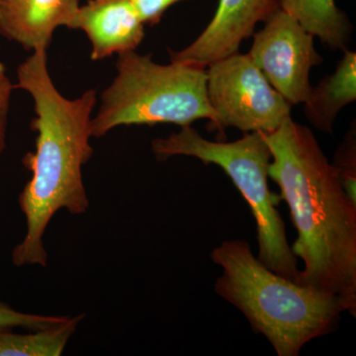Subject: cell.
<instances>
[{"label":"cell","instance_id":"cell-8","mask_svg":"<svg viewBox=\"0 0 356 356\" xmlns=\"http://www.w3.org/2000/svg\"><path fill=\"white\" fill-rule=\"evenodd\" d=\"M280 0H220L216 13L197 39L181 51L170 50V62L206 67L238 53L241 44L266 22Z\"/></svg>","mask_w":356,"mask_h":356},{"label":"cell","instance_id":"cell-12","mask_svg":"<svg viewBox=\"0 0 356 356\" xmlns=\"http://www.w3.org/2000/svg\"><path fill=\"white\" fill-rule=\"evenodd\" d=\"M280 7L332 50L348 49L353 27L334 0H280Z\"/></svg>","mask_w":356,"mask_h":356},{"label":"cell","instance_id":"cell-5","mask_svg":"<svg viewBox=\"0 0 356 356\" xmlns=\"http://www.w3.org/2000/svg\"><path fill=\"white\" fill-rule=\"evenodd\" d=\"M152 151L159 161L186 156L200 159L205 165L220 166L254 215L259 243L257 259L267 268L296 282L300 268L288 243L284 221L278 212L280 198L269 189L271 152L264 133H245L234 142H213L187 126L168 138L154 140Z\"/></svg>","mask_w":356,"mask_h":356},{"label":"cell","instance_id":"cell-14","mask_svg":"<svg viewBox=\"0 0 356 356\" xmlns=\"http://www.w3.org/2000/svg\"><path fill=\"white\" fill-rule=\"evenodd\" d=\"M332 168L343 191L356 204V129L355 122L341 140L332 161Z\"/></svg>","mask_w":356,"mask_h":356},{"label":"cell","instance_id":"cell-11","mask_svg":"<svg viewBox=\"0 0 356 356\" xmlns=\"http://www.w3.org/2000/svg\"><path fill=\"white\" fill-rule=\"evenodd\" d=\"M355 99L356 53L346 49L334 72L312 88L304 113L317 130L332 134L337 115Z\"/></svg>","mask_w":356,"mask_h":356},{"label":"cell","instance_id":"cell-17","mask_svg":"<svg viewBox=\"0 0 356 356\" xmlns=\"http://www.w3.org/2000/svg\"><path fill=\"white\" fill-rule=\"evenodd\" d=\"M14 86L7 76L6 65L0 62V156L6 147L7 114Z\"/></svg>","mask_w":356,"mask_h":356},{"label":"cell","instance_id":"cell-15","mask_svg":"<svg viewBox=\"0 0 356 356\" xmlns=\"http://www.w3.org/2000/svg\"><path fill=\"white\" fill-rule=\"evenodd\" d=\"M67 317L60 316H42L24 314L13 310L6 304L0 303V329H13V327H24L29 331L48 329L62 324Z\"/></svg>","mask_w":356,"mask_h":356},{"label":"cell","instance_id":"cell-7","mask_svg":"<svg viewBox=\"0 0 356 356\" xmlns=\"http://www.w3.org/2000/svg\"><path fill=\"white\" fill-rule=\"evenodd\" d=\"M264 23L261 31L252 35L248 56L268 83L292 106L305 102L313 88L310 70L323 63L313 35L280 8Z\"/></svg>","mask_w":356,"mask_h":356},{"label":"cell","instance_id":"cell-2","mask_svg":"<svg viewBox=\"0 0 356 356\" xmlns=\"http://www.w3.org/2000/svg\"><path fill=\"white\" fill-rule=\"evenodd\" d=\"M47 64L46 50L33 51L18 67L14 84L31 95L36 115L31 129L37 133L36 149L22 159L32 177L19 196L27 232L13 252L16 266H46L43 236L51 218L60 209L83 214L89 205L83 166L93 154L89 140L96 92L89 89L67 99L58 92Z\"/></svg>","mask_w":356,"mask_h":356},{"label":"cell","instance_id":"cell-6","mask_svg":"<svg viewBox=\"0 0 356 356\" xmlns=\"http://www.w3.org/2000/svg\"><path fill=\"white\" fill-rule=\"evenodd\" d=\"M207 72V95L215 128L268 134L291 116L292 105L268 83L248 54L217 60Z\"/></svg>","mask_w":356,"mask_h":356},{"label":"cell","instance_id":"cell-9","mask_svg":"<svg viewBox=\"0 0 356 356\" xmlns=\"http://www.w3.org/2000/svg\"><path fill=\"white\" fill-rule=\"evenodd\" d=\"M72 29L91 42L92 60L136 51L145 38V25L129 0H88L79 6Z\"/></svg>","mask_w":356,"mask_h":356},{"label":"cell","instance_id":"cell-4","mask_svg":"<svg viewBox=\"0 0 356 356\" xmlns=\"http://www.w3.org/2000/svg\"><path fill=\"white\" fill-rule=\"evenodd\" d=\"M117 76L103 91L102 106L91 118V137L102 138L119 126L175 124L191 126L200 119L216 125L202 67L159 65L136 51L118 55Z\"/></svg>","mask_w":356,"mask_h":356},{"label":"cell","instance_id":"cell-16","mask_svg":"<svg viewBox=\"0 0 356 356\" xmlns=\"http://www.w3.org/2000/svg\"><path fill=\"white\" fill-rule=\"evenodd\" d=\"M181 1L184 0H129L140 20L149 26L159 24L168 9Z\"/></svg>","mask_w":356,"mask_h":356},{"label":"cell","instance_id":"cell-13","mask_svg":"<svg viewBox=\"0 0 356 356\" xmlns=\"http://www.w3.org/2000/svg\"><path fill=\"white\" fill-rule=\"evenodd\" d=\"M83 316L67 318L62 324L30 334H15L13 329H0V356H58Z\"/></svg>","mask_w":356,"mask_h":356},{"label":"cell","instance_id":"cell-10","mask_svg":"<svg viewBox=\"0 0 356 356\" xmlns=\"http://www.w3.org/2000/svg\"><path fill=\"white\" fill-rule=\"evenodd\" d=\"M79 6V0H0V34L26 51H47L58 27L74 28Z\"/></svg>","mask_w":356,"mask_h":356},{"label":"cell","instance_id":"cell-1","mask_svg":"<svg viewBox=\"0 0 356 356\" xmlns=\"http://www.w3.org/2000/svg\"><path fill=\"white\" fill-rule=\"evenodd\" d=\"M268 177L280 186L297 229L293 254L303 261L296 283L334 295L356 316V204L308 127L288 117L264 134Z\"/></svg>","mask_w":356,"mask_h":356},{"label":"cell","instance_id":"cell-3","mask_svg":"<svg viewBox=\"0 0 356 356\" xmlns=\"http://www.w3.org/2000/svg\"><path fill=\"white\" fill-rule=\"evenodd\" d=\"M211 259L222 268L215 292L242 312L278 356H298L307 343L334 332L346 312L334 295L267 268L245 241H225Z\"/></svg>","mask_w":356,"mask_h":356}]
</instances>
